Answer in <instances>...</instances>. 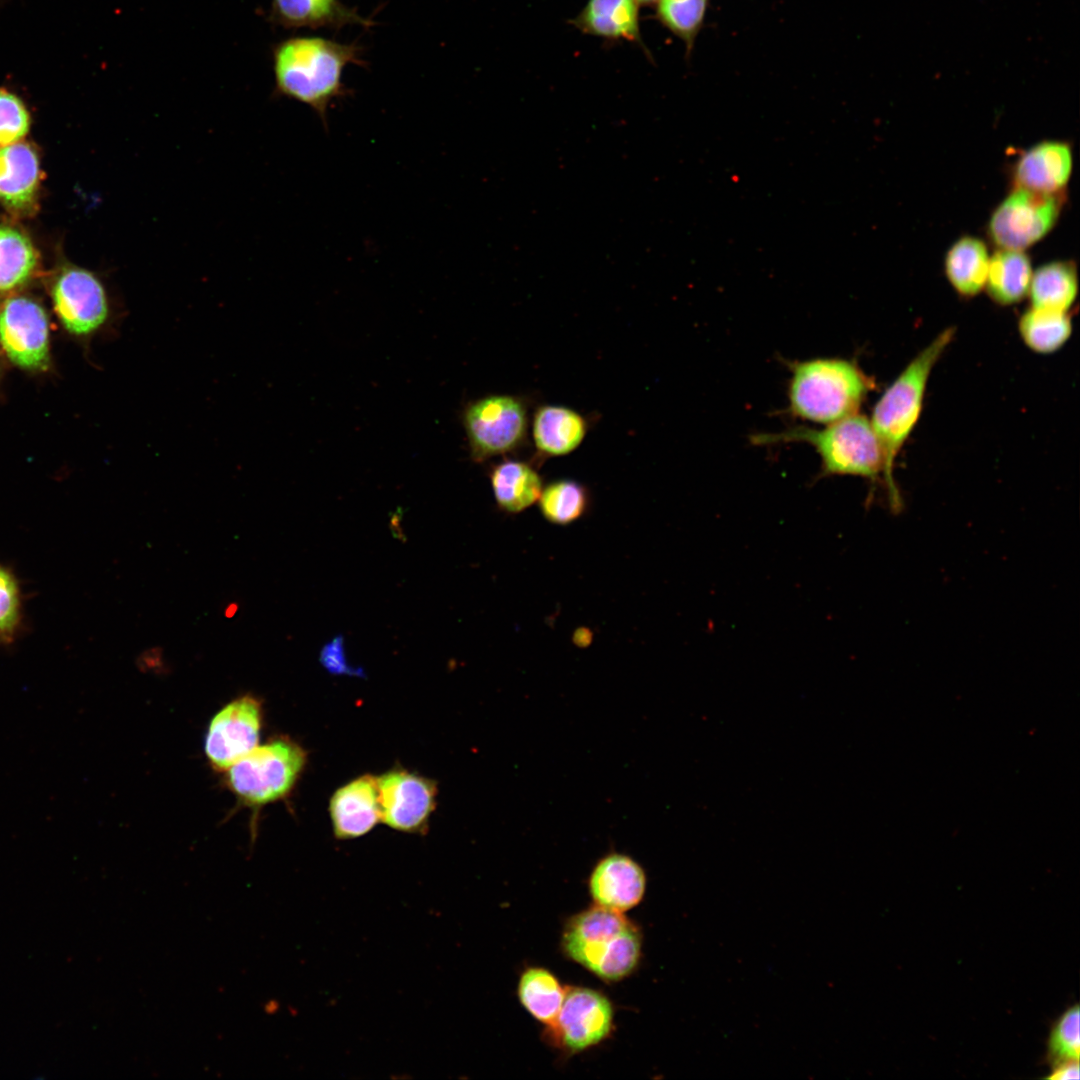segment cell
<instances>
[{"instance_id": "obj_9", "label": "cell", "mask_w": 1080, "mask_h": 1080, "mask_svg": "<svg viewBox=\"0 0 1080 1080\" xmlns=\"http://www.w3.org/2000/svg\"><path fill=\"white\" fill-rule=\"evenodd\" d=\"M56 313L74 335L91 336L120 319L103 282L92 272L71 268L58 278L53 288Z\"/></svg>"}, {"instance_id": "obj_25", "label": "cell", "mask_w": 1080, "mask_h": 1080, "mask_svg": "<svg viewBox=\"0 0 1080 1080\" xmlns=\"http://www.w3.org/2000/svg\"><path fill=\"white\" fill-rule=\"evenodd\" d=\"M579 23L599 36L635 39L638 36L636 0H589Z\"/></svg>"}, {"instance_id": "obj_6", "label": "cell", "mask_w": 1080, "mask_h": 1080, "mask_svg": "<svg viewBox=\"0 0 1080 1080\" xmlns=\"http://www.w3.org/2000/svg\"><path fill=\"white\" fill-rule=\"evenodd\" d=\"M306 760L300 745L277 736L230 766L224 772V782L240 804L256 811L289 795Z\"/></svg>"}, {"instance_id": "obj_11", "label": "cell", "mask_w": 1080, "mask_h": 1080, "mask_svg": "<svg viewBox=\"0 0 1080 1080\" xmlns=\"http://www.w3.org/2000/svg\"><path fill=\"white\" fill-rule=\"evenodd\" d=\"M0 343L19 367L45 369L49 359V325L44 309L27 297H12L0 306Z\"/></svg>"}, {"instance_id": "obj_29", "label": "cell", "mask_w": 1080, "mask_h": 1080, "mask_svg": "<svg viewBox=\"0 0 1080 1080\" xmlns=\"http://www.w3.org/2000/svg\"><path fill=\"white\" fill-rule=\"evenodd\" d=\"M662 23L681 38L691 50L703 25L708 0H658Z\"/></svg>"}, {"instance_id": "obj_33", "label": "cell", "mask_w": 1080, "mask_h": 1080, "mask_svg": "<svg viewBox=\"0 0 1080 1080\" xmlns=\"http://www.w3.org/2000/svg\"><path fill=\"white\" fill-rule=\"evenodd\" d=\"M320 663L332 674L365 677L364 671L361 668L352 667L348 663L345 655L344 638L342 635L335 636L322 647L320 651Z\"/></svg>"}, {"instance_id": "obj_20", "label": "cell", "mask_w": 1080, "mask_h": 1080, "mask_svg": "<svg viewBox=\"0 0 1080 1080\" xmlns=\"http://www.w3.org/2000/svg\"><path fill=\"white\" fill-rule=\"evenodd\" d=\"M497 506L507 513H520L538 501L542 478L528 462L504 459L489 474Z\"/></svg>"}, {"instance_id": "obj_26", "label": "cell", "mask_w": 1080, "mask_h": 1080, "mask_svg": "<svg viewBox=\"0 0 1080 1080\" xmlns=\"http://www.w3.org/2000/svg\"><path fill=\"white\" fill-rule=\"evenodd\" d=\"M1019 334L1032 351L1050 354L1059 350L1072 334L1068 312L1040 310L1030 307L1020 317Z\"/></svg>"}, {"instance_id": "obj_24", "label": "cell", "mask_w": 1080, "mask_h": 1080, "mask_svg": "<svg viewBox=\"0 0 1080 1080\" xmlns=\"http://www.w3.org/2000/svg\"><path fill=\"white\" fill-rule=\"evenodd\" d=\"M565 994L558 979L544 968L531 967L521 974L519 1000L532 1017L547 1026L556 1019Z\"/></svg>"}, {"instance_id": "obj_7", "label": "cell", "mask_w": 1080, "mask_h": 1080, "mask_svg": "<svg viewBox=\"0 0 1080 1080\" xmlns=\"http://www.w3.org/2000/svg\"><path fill=\"white\" fill-rule=\"evenodd\" d=\"M530 424L526 400L509 394L488 395L470 402L463 425L471 458L484 462L523 446Z\"/></svg>"}, {"instance_id": "obj_2", "label": "cell", "mask_w": 1080, "mask_h": 1080, "mask_svg": "<svg viewBox=\"0 0 1080 1080\" xmlns=\"http://www.w3.org/2000/svg\"><path fill=\"white\" fill-rule=\"evenodd\" d=\"M955 327L942 330L922 349L885 390L870 419L884 460V485L889 505L899 511L902 499L893 476L896 458L921 414L929 376L955 336Z\"/></svg>"}, {"instance_id": "obj_15", "label": "cell", "mask_w": 1080, "mask_h": 1080, "mask_svg": "<svg viewBox=\"0 0 1080 1080\" xmlns=\"http://www.w3.org/2000/svg\"><path fill=\"white\" fill-rule=\"evenodd\" d=\"M1073 167L1072 149L1060 140L1041 141L1026 149L1012 169L1013 187L1039 193L1064 192Z\"/></svg>"}, {"instance_id": "obj_35", "label": "cell", "mask_w": 1080, "mask_h": 1080, "mask_svg": "<svg viewBox=\"0 0 1080 1080\" xmlns=\"http://www.w3.org/2000/svg\"><path fill=\"white\" fill-rule=\"evenodd\" d=\"M637 1L640 2V3H643V4H650V3H654V2H656L658 0H637Z\"/></svg>"}, {"instance_id": "obj_13", "label": "cell", "mask_w": 1080, "mask_h": 1080, "mask_svg": "<svg viewBox=\"0 0 1080 1080\" xmlns=\"http://www.w3.org/2000/svg\"><path fill=\"white\" fill-rule=\"evenodd\" d=\"M381 821L403 832H421L435 808L437 786L432 780L394 769L377 778Z\"/></svg>"}, {"instance_id": "obj_12", "label": "cell", "mask_w": 1080, "mask_h": 1080, "mask_svg": "<svg viewBox=\"0 0 1080 1080\" xmlns=\"http://www.w3.org/2000/svg\"><path fill=\"white\" fill-rule=\"evenodd\" d=\"M613 1009L598 991L583 987L566 989L562 1007L548 1026L553 1040L570 1052L588 1049L610 1033Z\"/></svg>"}, {"instance_id": "obj_19", "label": "cell", "mask_w": 1080, "mask_h": 1080, "mask_svg": "<svg viewBox=\"0 0 1080 1080\" xmlns=\"http://www.w3.org/2000/svg\"><path fill=\"white\" fill-rule=\"evenodd\" d=\"M39 162L35 151L25 143L0 148V200L8 207L28 206L39 183Z\"/></svg>"}, {"instance_id": "obj_1", "label": "cell", "mask_w": 1080, "mask_h": 1080, "mask_svg": "<svg viewBox=\"0 0 1080 1080\" xmlns=\"http://www.w3.org/2000/svg\"><path fill=\"white\" fill-rule=\"evenodd\" d=\"M272 63L277 93L309 106L327 127L331 104L347 93L344 70L365 61L356 42L295 35L274 45Z\"/></svg>"}, {"instance_id": "obj_18", "label": "cell", "mask_w": 1080, "mask_h": 1080, "mask_svg": "<svg viewBox=\"0 0 1080 1080\" xmlns=\"http://www.w3.org/2000/svg\"><path fill=\"white\" fill-rule=\"evenodd\" d=\"M588 422L578 411L563 405L538 406L531 420V434L538 455L565 456L584 441Z\"/></svg>"}, {"instance_id": "obj_10", "label": "cell", "mask_w": 1080, "mask_h": 1080, "mask_svg": "<svg viewBox=\"0 0 1080 1080\" xmlns=\"http://www.w3.org/2000/svg\"><path fill=\"white\" fill-rule=\"evenodd\" d=\"M263 725L262 702L254 695L239 696L212 717L205 735L204 753L210 766L225 772L259 745Z\"/></svg>"}, {"instance_id": "obj_5", "label": "cell", "mask_w": 1080, "mask_h": 1080, "mask_svg": "<svg viewBox=\"0 0 1080 1080\" xmlns=\"http://www.w3.org/2000/svg\"><path fill=\"white\" fill-rule=\"evenodd\" d=\"M563 948L570 959L598 977L618 981L637 966L641 936L623 913L595 905L568 921Z\"/></svg>"}, {"instance_id": "obj_28", "label": "cell", "mask_w": 1080, "mask_h": 1080, "mask_svg": "<svg viewBox=\"0 0 1080 1080\" xmlns=\"http://www.w3.org/2000/svg\"><path fill=\"white\" fill-rule=\"evenodd\" d=\"M543 517L556 525H567L583 516L589 505L587 488L570 479L555 480L543 487L538 499Z\"/></svg>"}, {"instance_id": "obj_17", "label": "cell", "mask_w": 1080, "mask_h": 1080, "mask_svg": "<svg viewBox=\"0 0 1080 1080\" xmlns=\"http://www.w3.org/2000/svg\"><path fill=\"white\" fill-rule=\"evenodd\" d=\"M270 19L285 29L341 30L357 25L369 28L374 22L341 0H271Z\"/></svg>"}, {"instance_id": "obj_34", "label": "cell", "mask_w": 1080, "mask_h": 1080, "mask_svg": "<svg viewBox=\"0 0 1080 1080\" xmlns=\"http://www.w3.org/2000/svg\"><path fill=\"white\" fill-rule=\"evenodd\" d=\"M1079 1061H1063L1053 1064L1050 1075L1046 1078L1050 1080H1068L1079 1079Z\"/></svg>"}, {"instance_id": "obj_16", "label": "cell", "mask_w": 1080, "mask_h": 1080, "mask_svg": "<svg viewBox=\"0 0 1080 1080\" xmlns=\"http://www.w3.org/2000/svg\"><path fill=\"white\" fill-rule=\"evenodd\" d=\"M329 813L338 839L369 832L381 821L377 778L363 775L339 788L330 800Z\"/></svg>"}, {"instance_id": "obj_27", "label": "cell", "mask_w": 1080, "mask_h": 1080, "mask_svg": "<svg viewBox=\"0 0 1080 1080\" xmlns=\"http://www.w3.org/2000/svg\"><path fill=\"white\" fill-rule=\"evenodd\" d=\"M36 264L37 255L29 239L15 228L0 226V292L26 282Z\"/></svg>"}, {"instance_id": "obj_8", "label": "cell", "mask_w": 1080, "mask_h": 1080, "mask_svg": "<svg viewBox=\"0 0 1080 1080\" xmlns=\"http://www.w3.org/2000/svg\"><path fill=\"white\" fill-rule=\"evenodd\" d=\"M1064 202V192L1046 194L1013 187L991 214L989 238L998 248L1024 251L1053 229Z\"/></svg>"}, {"instance_id": "obj_4", "label": "cell", "mask_w": 1080, "mask_h": 1080, "mask_svg": "<svg viewBox=\"0 0 1080 1080\" xmlns=\"http://www.w3.org/2000/svg\"><path fill=\"white\" fill-rule=\"evenodd\" d=\"M805 442L815 448L821 460V475H852L884 482L882 451L870 420L859 413L823 428L800 426L789 430L752 436V442L767 445Z\"/></svg>"}, {"instance_id": "obj_31", "label": "cell", "mask_w": 1080, "mask_h": 1080, "mask_svg": "<svg viewBox=\"0 0 1080 1080\" xmlns=\"http://www.w3.org/2000/svg\"><path fill=\"white\" fill-rule=\"evenodd\" d=\"M21 618L20 591L15 576L0 565V640H10Z\"/></svg>"}, {"instance_id": "obj_3", "label": "cell", "mask_w": 1080, "mask_h": 1080, "mask_svg": "<svg viewBox=\"0 0 1080 1080\" xmlns=\"http://www.w3.org/2000/svg\"><path fill=\"white\" fill-rule=\"evenodd\" d=\"M788 410L800 419L829 424L858 413L873 380L851 360L815 358L789 364Z\"/></svg>"}, {"instance_id": "obj_23", "label": "cell", "mask_w": 1080, "mask_h": 1080, "mask_svg": "<svg viewBox=\"0 0 1080 1080\" xmlns=\"http://www.w3.org/2000/svg\"><path fill=\"white\" fill-rule=\"evenodd\" d=\"M1078 294L1077 268L1073 261L1057 260L1032 274L1028 295L1032 308L1069 312Z\"/></svg>"}, {"instance_id": "obj_32", "label": "cell", "mask_w": 1080, "mask_h": 1080, "mask_svg": "<svg viewBox=\"0 0 1080 1080\" xmlns=\"http://www.w3.org/2000/svg\"><path fill=\"white\" fill-rule=\"evenodd\" d=\"M29 129V115L22 101L15 95L0 90V144L9 145L19 141Z\"/></svg>"}, {"instance_id": "obj_22", "label": "cell", "mask_w": 1080, "mask_h": 1080, "mask_svg": "<svg viewBox=\"0 0 1080 1080\" xmlns=\"http://www.w3.org/2000/svg\"><path fill=\"white\" fill-rule=\"evenodd\" d=\"M989 261L986 244L980 238L966 235L948 249L944 259L945 275L960 296L973 297L985 286Z\"/></svg>"}, {"instance_id": "obj_14", "label": "cell", "mask_w": 1080, "mask_h": 1080, "mask_svg": "<svg viewBox=\"0 0 1080 1080\" xmlns=\"http://www.w3.org/2000/svg\"><path fill=\"white\" fill-rule=\"evenodd\" d=\"M646 875L631 857L612 853L601 858L589 877V891L596 905L625 912L643 898Z\"/></svg>"}, {"instance_id": "obj_30", "label": "cell", "mask_w": 1080, "mask_h": 1080, "mask_svg": "<svg viewBox=\"0 0 1080 1080\" xmlns=\"http://www.w3.org/2000/svg\"><path fill=\"white\" fill-rule=\"evenodd\" d=\"M1080 1013L1076 1004L1068 1008L1054 1023L1048 1038V1058L1053 1063L1079 1061Z\"/></svg>"}, {"instance_id": "obj_21", "label": "cell", "mask_w": 1080, "mask_h": 1080, "mask_svg": "<svg viewBox=\"0 0 1080 1080\" xmlns=\"http://www.w3.org/2000/svg\"><path fill=\"white\" fill-rule=\"evenodd\" d=\"M1033 270L1023 250L998 248L990 257L984 288L998 305L1022 301L1029 292Z\"/></svg>"}]
</instances>
